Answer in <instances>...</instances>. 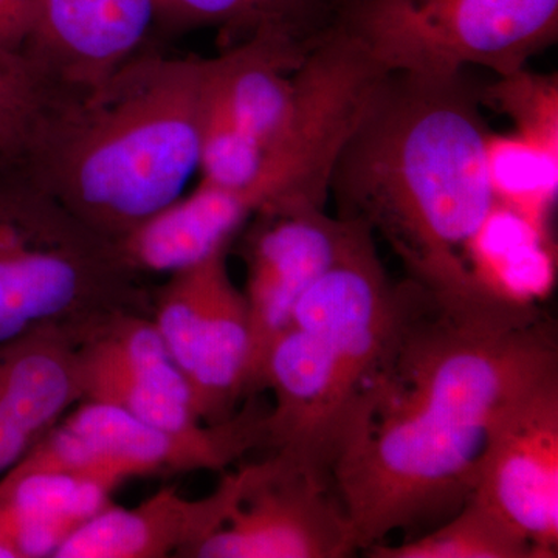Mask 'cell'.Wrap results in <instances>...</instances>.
I'll use <instances>...</instances> for the list:
<instances>
[{
  "instance_id": "18",
  "label": "cell",
  "mask_w": 558,
  "mask_h": 558,
  "mask_svg": "<svg viewBox=\"0 0 558 558\" xmlns=\"http://www.w3.org/2000/svg\"><path fill=\"white\" fill-rule=\"evenodd\" d=\"M486 165L494 201L550 229L558 193V153L517 132H488Z\"/></svg>"
},
{
  "instance_id": "10",
  "label": "cell",
  "mask_w": 558,
  "mask_h": 558,
  "mask_svg": "<svg viewBox=\"0 0 558 558\" xmlns=\"http://www.w3.org/2000/svg\"><path fill=\"white\" fill-rule=\"evenodd\" d=\"M25 58L54 89L97 86L146 49L159 0H33Z\"/></svg>"
},
{
  "instance_id": "4",
  "label": "cell",
  "mask_w": 558,
  "mask_h": 558,
  "mask_svg": "<svg viewBox=\"0 0 558 558\" xmlns=\"http://www.w3.org/2000/svg\"><path fill=\"white\" fill-rule=\"evenodd\" d=\"M0 189V347L132 295L119 244L21 174Z\"/></svg>"
},
{
  "instance_id": "1",
  "label": "cell",
  "mask_w": 558,
  "mask_h": 558,
  "mask_svg": "<svg viewBox=\"0 0 558 558\" xmlns=\"http://www.w3.org/2000/svg\"><path fill=\"white\" fill-rule=\"evenodd\" d=\"M410 282L398 340L330 473L362 550L454 515L506 403L558 369L556 329L538 307L447 303Z\"/></svg>"
},
{
  "instance_id": "19",
  "label": "cell",
  "mask_w": 558,
  "mask_h": 558,
  "mask_svg": "<svg viewBox=\"0 0 558 558\" xmlns=\"http://www.w3.org/2000/svg\"><path fill=\"white\" fill-rule=\"evenodd\" d=\"M60 95L31 62L0 54V165L24 167Z\"/></svg>"
},
{
  "instance_id": "14",
  "label": "cell",
  "mask_w": 558,
  "mask_h": 558,
  "mask_svg": "<svg viewBox=\"0 0 558 558\" xmlns=\"http://www.w3.org/2000/svg\"><path fill=\"white\" fill-rule=\"evenodd\" d=\"M112 488L60 472L0 476V542L14 558L54 557L81 524L108 508Z\"/></svg>"
},
{
  "instance_id": "7",
  "label": "cell",
  "mask_w": 558,
  "mask_h": 558,
  "mask_svg": "<svg viewBox=\"0 0 558 558\" xmlns=\"http://www.w3.org/2000/svg\"><path fill=\"white\" fill-rule=\"evenodd\" d=\"M238 501L191 550L202 558H343L357 553L354 529L328 481L282 453L245 468Z\"/></svg>"
},
{
  "instance_id": "13",
  "label": "cell",
  "mask_w": 558,
  "mask_h": 558,
  "mask_svg": "<svg viewBox=\"0 0 558 558\" xmlns=\"http://www.w3.org/2000/svg\"><path fill=\"white\" fill-rule=\"evenodd\" d=\"M101 329L80 351L83 396L171 435H204L211 428L202 427L189 384L171 355L130 354Z\"/></svg>"
},
{
  "instance_id": "11",
  "label": "cell",
  "mask_w": 558,
  "mask_h": 558,
  "mask_svg": "<svg viewBox=\"0 0 558 558\" xmlns=\"http://www.w3.org/2000/svg\"><path fill=\"white\" fill-rule=\"evenodd\" d=\"M242 472L227 476L211 497L189 501L161 488L134 509L108 506L73 531L54 558H150L189 553L222 526L240 497Z\"/></svg>"
},
{
  "instance_id": "2",
  "label": "cell",
  "mask_w": 558,
  "mask_h": 558,
  "mask_svg": "<svg viewBox=\"0 0 558 558\" xmlns=\"http://www.w3.org/2000/svg\"><path fill=\"white\" fill-rule=\"evenodd\" d=\"M481 108L465 72L385 73L330 175L337 216L379 233L410 281L439 301L486 296L465 263L495 202Z\"/></svg>"
},
{
  "instance_id": "12",
  "label": "cell",
  "mask_w": 558,
  "mask_h": 558,
  "mask_svg": "<svg viewBox=\"0 0 558 558\" xmlns=\"http://www.w3.org/2000/svg\"><path fill=\"white\" fill-rule=\"evenodd\" d=\"M54 326L0 347V476L83 396L80 352Z\"/></svg>"
},
{
  "instance_id": "17",
  "label": "cell",
  "mask_w": 558,
  "mask_h": 558,
  "mask_svg": "<svg viewBox=\"0 0 558 558\" xmlns=\"http://www.w3.org/2000/svg\"><path fill=\"white\" fill-rule=\"evenodd\" d=\"M373 558H535L531 542L473 495L450 519L402 545L376 543Z\"/></svg>"
},
{
  "instance_id": "6",
  "label": "cell",
  "mask_w": 558,
  "mask_h": 558,
  "mask_svg": "<svg viewBox=\"0 0 558 558\" xmlns=\"http://www.w3.org/2000/svg\"><path fill=\"white\" fill-rule=\"evenodd\" d=\"M260 440L266 416L244 411L204 435H171L128 411L89 400L33 444L9 472H60L116 488L124 480L161 470L226 468Z\"/></svg>"
},
{
  "instance_id": "3",
  "label": "cell",
  "mask_w": 558,
  "mask_h": 558,
  "mask_svg": "<svg viewBox=\"0 0 558 558\" xmlns=\"http://www.w3.org/2000/svg\"><path fill=\"white\" fill-rule=\"evenodd\" d=\"M207 58L142 50L97 86L64 92L21 174L120 241L199 171Z\"/></svg>"
},
{
  "instance_id": "8",
  "label": "cell",
  "mask_w": 558,
  "mask_h": 558,
  "mask_svg": "<svg viewBox=\"0 0 558 558\" xmlns=\"http://www.w3.org/2000/svg\"><path fill=\"white\" fill-rule=\"evenodd\" d=\"M245 240L248 359L244 391H256L275 340L289 328L307 290L339 255L352 220L329 216L325 205L284 202L250 218Z\"/></svg>"
},
{
  "instance_id": "21",
  "label": "cell",
  "mask_w": 558,
  "mask_h": 558,
  "mask_svg": "<svg viewBox=\"0 0 558 558\" xmlns=\"http://www.w3.org/2000/svg\"><path fill=\"white\" fill-rule=\"evenodd\" d=\"M33 16V0H0V54L27 60Z\"/></svg>"
},
{
  "instance_id": "20",
  "label": "cell",
  "mask_w": 558,
  "mask_h": 558,
  "mask_svg": "<svg viewBox=\"0 0 558 558\" xmlns=\"http://www.w3.org/2000/svg\"><path fill=\"white\" fill-rule=\"evenodd\" d=\"M483 106L513 121L517 134L558 153V81L520 70L481 89Z\"/></svg>"
},
{
  "instance_id": "16",
  "label": "cell",
  "mask_w": 558,
  "mask_h": 558,
  "mask_svg": "<svg viewBox=\"0 0 558 558\" xmlns=\"http://www.w3.org/2000/svg\"><path fill=\"white\" fill-rule=\"evenodd\" d=\"M336 20L332 0H159L157 28H218L222 49L264 36L310 53Z\"/></svg>"
},
{
  "instance_id": "5",
  "label": "cell",
  "mask_w": 558,
  "mask_h": 558,
  "mask_svg": "<svg viewBox=\"0 0 558 558\" xmlns=\"http://www.w3.org/2000/svg\"><path fill=\"white\" fill-rule=\"evenodd\" d=\"M336 21L387 72L505 78L557 43L558 0H357Z\"/></svg>"
},
{
  "instance_id": "15",
  "label": "cell",
  "mask_w": 558,
  "mask_h": 558,
  "mask_svg": "<svg viewBox=\"0 0 558 558\" xmlns=\"http://www.w3.org/2000/svg\"><path fill=\"white\" fill-rule=\"evenodd\" d=\"M473 282L488 299L538 307L557 281V247L550 229L494 202L465 247Z\"/></svg>"
},
{
  "instance_id": "22",
  "label": "cell",
  "mask_w": 558,
  "mask_h": 558,
  "mask_svg": "<svg viewBox=\"0 0 558 558\" xmlns=\"http://www.w3.org/2000/svg\"><path fill=\"white\" fill-rule=\"evenodd\" d=\"M354 2H357V0H332V5L337 13H339V11L343 10L344 7L351 5V3Z\"/></svg>"
},
{
  "instance_id": "9",
  "label": "cell",
  "mask_w": 558,
  "mask_h": 558,
  "mask_svg": "<svg viewBox=\"0 0 558 558\" xmlns=\"http://www.w3.org/2000/svg\"><path fill=\"white\" fill-rule=\"evenodd\" d=\"M475 497L531 542L558 550V369L517 392L498 414L481 459Z\"/></svg>"
}]
</instances>
